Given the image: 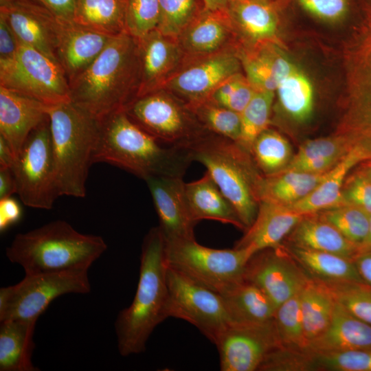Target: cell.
I'll return each instance as SVG.
<instances>
[{
    "mask_svg": "<svg viewBox=\"0 0 371 371\" xmlns=\"http://www.w3.org/2000/svg\"><path fill=\"white\" fill-rule=\"evenodd\" d=\"M139 83L137 40L128 33L113 36L98 57L69 82L71 102L102 121L125 111Z\"/></svg>",
    "mask_w": 371,
    "mask_h": 371,
    "instance_id": "cell-1",
    "label": "cell"
},
{
    "mask_svg": "<svg viewBox=\"0 0 371 371\" xmlns=\"http://www.w3.org/2000/svg\"><path fill=\"white\" fill-rule=\"evenodd\" d=\"M100 122L93 162L122 168L145 181L152 177H183L192 162L189 150L160 143L127 115H111Z\"/></svg>",
    "mask_w": 371,
    "mask_h": 371,
    "instance_id": "cell-2",
    "label": "cell"
},
{
    "mask_svg": "<svg viewBox=\"0 0 371 371\" xmlns=\"http://www.w3.org/2000/svg\"><path fill=\"white\" fill-rule=\"evenodd\" d=\"M167 269L165 238L159 227H155L143 241L133 300L119 313L115 323L121 355L126 357L145 351L154 329L168 318Z\"/></svg>",
    "mask_w": 371,
    "mask_h": 371,
    "instance_id": "cell-3",
    "label": "cell"
},
{
    "mask_svg": "<svg viewBox=\"0 0 371 371\" xmlns=\"http://www.w3.org/2000/svg\"><path fill=\"white\" fill-rule=\"evenodd\" d=\"M107 249L100 236L85 234L56 220L15 236L5 255L25 274L88 271Z\"/></svg>",
    "mask_w": 371,
    "mask_h": 371,
    "instance_id": "cell-4",
    "label": "cell"
},
{
    "mask_svg": "<svg viewBox=\"0 0 371 371\" xmlns=\"http://www.w3.org/2000/svg\"><path fill=\"white\" fill-rule=\"evenodd\" d=\"M59 196L83 198L100 122L71 101L48 106Z\"/></svg>",
    "mask_w": 371,
    "mask_h": 371,
    "instance_id": "cell-5",
    "label": "cell"
},
{
    "mask_svg": "<svg viewBox=\"0 0 371 371\" xmlns=\"http://www.w3.org/2000/svg\"><path fill=\"white\" fill-rule=\"evenodd\" d=\"M192 161L202 164L235 208L246 230L258 210L256 185L262 175L250 153L236 142L211 133L189 149Z\"/></svg>",
    "mask_w": 371,
    "mask_h": 371,
    "instance_id": "cell-6",
    "label": "cell"
},
{
    "mask_svg": "<svg viewBox=\"0 0 371 371\" xmlns=\"http://www.w3.org/2000/svg\"><path fill=\"white\" fill-rule=\"evenodd\" d=\"M346 91L334 133L371 159V25L345 55Z\"/></svg>",
    "mask_w": 371,
    "mask_h": 371,
    "instance_id": "cell-7",
    "label": "cell"
},
{
    "mask_svg": "<svg viewBox=\"0 0 371 371\" xmlns=\"http://www.w3.org/2000/svg\"><path fill=\"white\" fill-rule=\"evenodd\" d=\"M169 267L219 294L244 280L246 265L254 254L246 248L213 249L195 238L165 239Z\"/></svg>",
    "mask_w": 371,
    "mask_h": 371,
    "instance_id": "cell-8",
    "label": "cell"
},
{
    "mask_svg": "<svg viewBox=\"0 0 371 371\" xmlns=\"http://www.w3.org/2000/svg\"><path fill=\"white\" fill-rule=\"evenodd\" d=\"M126 113L160 143L188 150L210 135L182 100L166 89L135 99Z\"/></svg>",
    "mask_w": 371,
    "mask_h": 371,
    "instance_id": "cell-9",
    "label": "cell"
},
{
    "mask_svg": "<svg viewBox=\"0 0 371 371\" xmlns=\"http://www.w3.org/2000/svg\"><path fill=\"white\" fill-rule=\"evenodd\" d=\"M91 291L87 271L25 274L16 284L0 289V322H37L56 298Z\"/></svg>",
    "mask_w": 371,
    "mask_h": 371,
    "instance_id": "cell-10",
    "label": "cell"
},
{
    "mask_svg": "<svg viewBox=\"0 0 371 371\" xmlns=\"http://www.w3.org/2000/svg\"><path fill=\"white\" fill-rule=\"evenodd\" d=\"M0 86L48 106L71 101L69 82L60 65L21 43L12 59L0 61Z\"/></svg>",
    "mask_w": 371,
    "mask_h": 371,
    "instance_id": "cell-11",
    "label": "cell"
},
{
    "mask_svg": "<svg viewBox=\"0 0 371 371\" xmlns=\"http://www.w3.org/2000/svg\"><path fill=\"white\" fill-rule=\"evenodd\" d=\"M12 170L16 183V194L25 205L36 209L52 208L60 196L49 119L29 135Z\"/></svg>",
    "mask_w": 371,
    "mask_h": 371,
    "instance_id": "cell-12",
    "label": "cell"
},
{
    "mask_svg": "<svg viewBox=\"0 0 371 371\" xmlns=\"http://www.w3.org/2000/svg\"><path fill=\"white\" fill-rule=\"evenodd\" d=\"M168 317L185 320L213 344L229 324L221 294L168 266Z\"/></svg>",
    "mask_w": 371,
    "mask_h": 371,
    "instance_id": "cell-13",
    "label": "cell"
},
{
    "mask_svg": "<svg viewBox=\"0 0 371 371\" xmlns=\"http://www.w3.org/2000/svg\"><path fill=\"white\" fill-rule=\"evenodd\" d=\"M242 65L236 45L201 56L186 58L164 89L186 104L208 100L216 88L240 73Z\"/></svg>",
    "mask_w": 371,
    "mask_h": 371,
    "instance_id": "cell-14",
    "label": "cell"
},
{
    "mask_svg": "<svg viewBox=\"0 0 371 371\" xmlns=\"http://www.w3.org/2000/svg\"><path fill=\"white\" fill-rule=\"evenodd\" d=\"M0 16L19 43L58 62L57 49L71 23L59 18L42 0H0Z\"/></svg>",
    "mask_w": 371,
    "mask_h": 371,
    "instance_id": "cell-15",
    "label": "cell"
},
{
    "mask_svg": "<svg viewBox=\"0 0 371 371\" xmlns=\"http://www.w3.org/2000/svg\"><path fill=\"white\" fill-rule=\"evenodd\" d=\"M310 278L282 245L254 254L244 273V280L260 289L276 309L299 293Z\"/></svg>",
    "mask_w": 371,
    "mask_h": 371,
    "instance_id": "cell-16",
    "label": "cell"
},
{
    "mask_svg": "<svg viewBox=\"0 0 371 371\" xmlns=\"http://www.w3.org/2000/svg\"><path fill=\"white\" fill-rule=\"evenodd\" d=\"M214 344L222 371L258 370L267 355L281 347L274 319L259 324H229Z\"/></svg>",
    "mask_w": 371,
    "mask_h": 371,
    "instance_id": "cell-17",
    "label": "cell"
},
{
    "mask_svg": "<svg viewBox=\"0 0 371 371\" xmlns=\"http://www.w3.org/2000/svg\"><path fill=\"white\" fill-rule=\"evenodd\" d=\"M137 40L139 60L137 98H139L164 89L182 66L186 56L177 39L163 34L157 29Z\"/></svg>",
    "mask_w": 371,
    "mask_h": 371,
    "instance_id": "cell-18",
    "label": "cell"
},
{
    "mask_svg": "<svg viewBox=\"0 0 371 371\" xmlns=\"http://www.w3.org/2000/svg\"><path fill=\"white\" fill-rule=\"evenodd\" d=\"M166 240L193 238L196 223L192 219L183 177H157L146 181Z\"/></svg>",
    "mask_w": 371,
    "mask_h": 371,
    "instance_id": "cell-19",
    "label": "cell"
},
{
    "mask_svg": "<svg viewBox=\"0 0 371 371\" xmlns=\"http://www.w3.org/2000/svg\"><path fill=\"white\" fill-rule=\"evenodd\" d=\"M48 119V105L0 86V135L15 158L31 132Z\"/></svg>",
    "mask_w": 371,
    "mask_h": 371,
    "instance_id": "cell-20",
    "label": "cell"
},
{
    "mask_svg": "<svg viewBox=\"0 0 371 371\" xmlns=\"http://www.w3.org/2000/svg\"><path fill=\"white\" fill-rule=\"evenodd\" d=\"M285 0L228 1V13L236 40L251 47L273 41L279 23V10Z\"/></svg>",
    "mask_w": 371,
    "mask_h": 371,
    "instance_id": "cell-21",
    "label": "cell"
},
{
    "mask_svg": "<svg viewBox=\"0 0 371 371\" xmlns=\"http://www.w3.org/2000/svg\"><path fill=\"white\" fill-rule=\"evenodd\" d=\"M177 41L186 58L210 54L237 43L226 8H205Z\"/></svg>",
    "mask_w": 371,
    "mask_h": 371,
    "instance_id": "cell-22",
    "label": "cell"
},
{
    "mask_svg": "<svg viewBox=\"0 0 371 371\" xmlns=\"http://www.w3.org/2000/svg\"><path fill=\"white\" fill-rule=\"evenodd\" d=\"M303 216L286 206L260 201L254 223L234 247L248 249L254 254L265 249L278 247Z\"/></svg>",
    "mask_w": 371,
    "mask_h": 371,
    "instance_id": "cell-23",
    "label": "cell"
},
{
    "mask_svg": "<svg viewBox=\"0 0 371 371\" xmlns=\"http://www.w3.org/2000/svg\"><path fill=\"white\" fill-rule=\"evenodd\" d=\"M308 349L314 352L371 350V325L336 302L330 325L310 341Z\"/></svg>",
    "mask_w": 371,
    "mask_h": 371,
    "instance_id": "cell-24",
    "label": "cell"
},
{
    "mask_svg": "<svg viewBox=\"0 0 371 371\" xmlns=\"http://www.w3.org/2000/svg\"><path fill=\"white\" fill-rule=\"evenodd\" d=\"M111 38L76 23L68 25L57 49L56 57L69 82L98 57Z\"/></svg>",
    "mask_w": 371,
    "mask_h": 371,
    "instance_id": "cell-25",
    "label": "cell"
},
{
    "mask_svg": "<svg viewBox=\"0 0 371 371\" xmlns=\"http://www.w3.org/2000/svg\"><path fill=\"white\" fill-rule=\"evenodd\" d=\"M185 193L192 219L212 220L246 230L235 208L206 171L199 179L185 183Z\"/></svg>",
    "mask_w": 371,
    "mask_h": 371,
    "instance_id": "cell-26",
    "label": "cell"
},
{
    "mask_svg": "<svg viewBox=\"0 0 371 371\" xmlns=\"http://www.w3.org/2000/svg\"><path fill=\"white\" fill-rule=\"evenodd\" d=\"M288 243L291 246L333 253L352 260L361 250L317 214L304 215L288 235Z\"/></svg>",
    "mask_w": 371,
    "mask_h": 371,
    "instance_id": "cell-27",
    "label": "cell"
},
{
    "mask_svg": "<svg viewBox=\"0 0 371 371\" xmlns=\"http://www.w3.org/2000/svg\"><path fill=\"white\" fill-rule=\"evenodd\" d=\"M364 161L361 153L352 148L327 172L324 179L308 195L286 207L300 214L306 215L343 204L341 191L344 183L351 170Z\"/></svg>",
    "mask_w": 371,
    "mask_h": 371,
    "instance_id": "cell-28",
    "label": "cell"
},
{
    "mask_svg": "<svg viewBox=\"0 0 371 371\" xmlns=\"http://www.w3.org/2000/svg\"><path fill=\"white\" fill-rule=\"evenodd\" d=\"M229 324L249 325L270 322L276 308L258 286L245 280L221 294Z\"/></svg>",
    "mask_w": 371,
    "mask_h": 371,
    "instance_id": "cell-29",
    "label": "cell"
},
{
    "mask_svg": "<svg viewBox=\"0 0 371 371\" xmlns=\"http://www.w3.org/2000/svg\"><path fill=\"white\" fill-rule=\"evenodd\" d=\"M0 371H37L32 357L36 322H0Z\"/></svg>",
    "mask_w": 371,
    "mask_h": 371,
    "instance_id": "cell-30",
    "label": "cell"
},
{
    "mask_svg": "<svg viewBox=\"0 0 371 371\" xmlns=\"http://www.w3.org/2000/svg\"><path fill=\"white\" fill-rule=\"evenodd\" d=\"M351 150L347 139L335 133L328 137L308 139L299 146L297 153L293 155L289 164L282 171L326 173Z\"/></svg>",
    "mask_w": 371,
    "mask_h": 371,
    "instance_id": "cell-31",
    "label": "cell"
},
{
    "mask_svg": "<svg viewBox=\"0 0 371 371\" xmlns=\"http://www.w3.org/2000/svg\"><path fill=\"white\" fill-rule=\"evenodd\" d=\"M326 174L285 170L269 176L262 175L256 189L258 201L291 205L308 195Z\"/></svg>",
    "mask_w": 371,
    "mask_h": 371,
    "instance_id": "cell-32",
    "label": "cell"
},
{
    "mask_svg": "<svg viewBox=\"0 0 371 371\" xmlns=\"http://www.w3.org/2000/svg\"><path fill=\"white\" fill-rule=\"evenodd\" d=\"M285 248L297 263L314 279L363 282L352 260L333 253L291 245Z\"/></svg>",
    "mask_w": 371,
    "mask_h": 371,
    "instance_id": "cell-33",
    "label": "cell"
},
{
    "mask_svg": "<svg viewBox=\"0 0 371 371\" xmlns=\"http://www.w3.org/2000/svg\"><path fill=\"white\" fill-rule=\"evenodd\" d=\"M126 3L127 0H77L74 23L111 37L126 33Z\"/></svg>",
    "mask_w": 371,
    "mask_h": 371,
    "instance_id": "cell-34",
    "label": "cell"
},
{
    "mask_svg": "<svg viewBox=\"0 0 371 371\" xmlns=\"http://www.w3.org/2000/svg\"><path fill=\"white\" fill-rule=\"evenodd\" d=\"M300 302L304 335L309 344L330 325L336 301L322 282L311 277L300 292Z\"/></svg>",
    "mask_w": 371,
    "mask_h": 371,
    "instance_id": "cell-35",
    "label": "cell"
},
{
    "mask_svg": "<svg viewBox=\"0 0 371 371\" xmlns=\"http://www.w3.org/2000/svg\"><path fill=\"white\" fill-rule=\"evenodd\" d=\"M276 91L286 115L297 123L306 122L314 109V90L307 76L296 65L278 83Z\"/></svg>",
    "mask_w": 371,
    "mask_h": 371,
    "instance_id": "cell-36",
    "label": "cell"
},
{
    "mask_svg": "<svg viewBox=\"0 0 371 371\" xmlns=\"http://www.w3.org/2000/svg\"><path fill=\"white\" fill-rule=\"evenodd\" d=\"M250 155L265 176L282 172L293 155L289 141L280 133L269 128L256 139Z\"/></svg>",
    "mask_w": 371,
    "mask_h": 371,
    "instance_id": "cell-37",
    "label": "cell"
},
{
    "mask_svg": "<svg viewBox=\"0 0 371 371\" xmlns=\"http://www.w3.org/2000/svg\"><path fill=\"white\" fill-rule=\"evenodd\" d=\"M274 92L257 91L240 114V133L236 142L250 153L256 139L269 128Z\"/></svg>",
    "mask_w": 371,
    "mask_h": 371,
    "instance_id": "cell-38",
    "label": "cell"
},
{
    "mask_svg": "<svg viewBox=\"0 0 371 371\" xmlns=\"http://www.w3.org/2000/svg\"><path fill=\"white\" fill-rule=\"evenodd\" d=\"M188 105V104H187ZM188 106L208 131L237 142L240 133V114L206 100Z\"/></svg>",
    "mask_w": 371,
    "mask_h": 371,
    "instance_id": "cell-39",
    "label": "cell"
},
{
    "mask_svg": "<svg viewBox=\"0 0 371 371\" xmlns=\"http://www.w3.org/2000/svg\"><path fill=\"white\" fill-rule=\"evenodd\" d=\"M317 214L361 249L368 234L370 214L348 203H343Z\"/></svg>",
    "mask_w": 371,
    "mask_h": 371,
    "instance_id": "cell-40",
    "label": "cell"
},
{
    "mask_svg": "<svg viewBox=\"0 0 371 371\" xmlns=\"http://www.w3.org/2000/svg\"><path fill=\"white\" fill-rule=\"evenodd\" d=\"M300 292L277 308L274 323L281 346L304 350L308 348V342L304 331Z\"/></svg>",
    "mask_w": 371,
    "mask_h": 371,
    "instance_id": "cell-41",
    "label": "cell"
},
{
    "mask_svg": "<svg viewBox=\"0 0 371 371\" xmlns=\"http://www.w3.org/2000/svg\"><path fill=\"white\" fill-rule=\"evenodd\" d=\"M205 8L203 0H159V19L156 29L177 40Z\"/></svg>",
    "mask_w": 371,
    "mask_h": 371,
    "instance_id": "cell-42",
    "label": "cell"
},
{
    "mask_svg": "<svg viewBox=\"0 0 371 371\" xmlns=\"http://www.w3.org/2000/svg\"><path fill=\"white\" fill-rule=\"evenodd\" d=\"M319 281L337 303L358 319L371 325V285L356 281Z\"/></svg>",
    "mask_w": 371,
    "mask_h": 371,
    "instance_id": "cell-43",
    "label": "cell"
},
{
    "mask_svg": "<svg viewBox=\"0 0 371 371\" xmlns=\"http://www.w3.org/2000/svg\"><path fill=\"white\" fill-rule=\"evenodd\" d=\"M258 90L241 72L219 85L208 100L240 113Z\"/></svg>",
    "mask_w": 371,
    "mask_h": 371,
    "instance_id": "cell-44",
    "label": "cell"
},
{
    "mask_svg": "<svg viewBox=\"0 0 371 371\" xmlns=\"http://www.w3.org/2000/svg\"><path fill=\"white\" fill-rule=\"evenodd\" d=\"M258 370H315V353L308 348L300 350L278 347L267 355Z\"/></svg>",
    "mask_w": 371,
    "mask_h": 371,
    "instance_id": "cell-45",
    "label": "cell"
},
{
    "mask_svg": "<svg viewBox=\"0 0 371 371\" xmlns=\"http://www.w3.org/2000/svg\"><path fill=\"white\" fill-rule=\"evenodd\" d=\"M159 0H127L126 30L139 39L157 27Z\"/></svg>",
    "mask_w": 371,
    "mask_h": 371,
    "instance_id": "cell-46",
    "label": "cell"
},
{
    "mask_svg": "<svg viewBox=\"0 0 371 371\" xmlns=\"http://www.w3.org/2000/svg\"><path fill=\"white\" fill-rule=\"evenodd\" d=\"M316 370L371 371V350L315 352Z\"/></svg>",
    "mask_w": 371,
    "mask_h": 371,
    "instance_id": "cell-47",
    "label": "cell"
},
{
    "mask_svg": "<svg viewBox=\"0 0 371 371\" xmlns=\"http://www.w3.org/2000/svg\"><path fill=\"white\" fill-rule=\"evenodd\" d=\"M341 194L344 203L355 205L371 214V181L357 168L348 175Z\"/></svg>",
    "mask_w": 371,
    "mask_h": 371,
    "instance_id": "cell-48",
    "label": "cell"
},
{
    "mask_svg": "<svg viewBox=\"0 0 371 371\" xmlns=\"http://www.w3.org/2000/svg\"><path fill=\"white\" fill-rule=\"evenodd\" d=\"M300 5L314 16L328 22L339 21L349 10L348 0H298Z\"/></svg>",
    "mask_w": 371,
    "mask_h": 371,
    "instance_id": "cell-49",
    "label": "cell"
},
{
    "mask_svg": "<svg viewBox=\"0 0 371 371\" xmlns=\"http://www.w3.org/2000/svg\"><path fill=\"white\" fill-rule=\"evenodd\" d=\"M19 42L5 19L0 16V61L12 59L16 54Z\"/></svg>",
    "mask_w": 371,
    "mask_h": 371,
    "instance_id": "cell-50",
    "label": "cell"
},
{
    "mask_svg": "<svg viewBox=\"0 0 371 371\" xmlns=\"http://www.w3.org/2000/svg\"><path fill=\"white\" fill-rule=\"evenodd\" d=\"M22 210L12 196L0 199V232L17 223L21 218Z\"/></svg>",
    "mask_w": 371,
    "mask_h": 371,
    "instance_id": "cell-51",
    "label": "cell"
},
{
    "mask_svg": "<svg viewBox=\"0 0 371 371\" xmlns=\"http://www.w3.org/2000/svg\"><path fill=\"white\" fill-rule=\"evenodd\" d=\"M59 18L74 23L77 0H42Z\"/></svg>",
    "mask_w": 371,
    "mask_h": 371,
    "instance_id": "cell-52",
    "label": "cell"
},
{
    "mask_svg": "<svg viewBox=\"0 0 371 371\" xmlns=\"http://www.w3.org/2000/svg\"><path fill=\"white\" fill-rule=\"evenodd\" d=\"M353 262L362 280L371 285V250L360 251Z\"/></svg>",
    "mask_w": 371,
    "mask_h": 371,
    "instance_id": "cell-53",
    "label": "cell"
},
{
    "mask_svg": "<svg viewBox=\"0 0 371 371\" xmlns=\"http://www.w3.org/2000/svg\"><path fill=\"white\" fill-rule=\"evenodd\" d=\"M17 188L12 168H0V199L12 196Z\"/></svg>",
    "mask_w": 371,
    "mask_h": 371,
    "instance_id": "cell-54",
    "label": "cell"
},
{
    "mask_svg": "<svg viewBox=\"0 0 371 371\" xmlns=\"http://www.w3.org/2000/svg\"><path fill=\"white\" fill-rule=\"evenodd\" d=\"M15 159L10 144L0 135V168H12Z\"/></svg>",
    "mask_w": 371,
    "mask_h": 371,
    "instance_id": "cell-55",
    "label": "cell"
},
{
    "mask_svg": "<svg viewBox=\"0 0 371 371\" xmlns=\"http://www.w3.org/2000/svg\"><path fill=\"white\" fill-rule=\"evenodd\" d=\"M205 8L209 10L225 9L228 0H203Z\"/></svg>",
    "mask_w": 371,
    "mask_h": 371,
    "instance_id": "cell-56",
    "label": "cell"
},
{
    "mask_svg": "<svg viewBox=\"0 0 371 371\" xmlns=\"http://www.w3.org/2000/svg\"><path fill=\"white\" fill-rule=\"evenodd\" d=\"M370 181H371V159L359 164L357 168Z\"/></svg>",
    "mask_w": 371,
    "mask_h": 371,
    "instance_id": "cell-57",
    "label": "cell"
},
{
    "mask_svg": "<svg viewBox=\"0 0 371 371\" xmlns=\"http://www.w3.org/2000/svg\"><path fill=\"white\" fill-rule=\"evenodd\" d=\"M371 250V214H370V226L367 238L361 247V251Z\"/></svg>",
    "mask_w": 371,
    "mask_h": 371,
    "instance_id": "cell-58",
    "label": "cell"
},
{
    "mask_svg": "<svg viewBox=\"0 0 371 371\" xmlns=\"http://www.w3.org/2000/svg\"><path fill=\"white\" fill-rule=\"evenodd\" d=\"M228 1H263V0H228Z\"/></svg>",
    "mask_w": 371,
    "mask_h": 371,
    "instance_id": "cell-59",
    "label": "cell"
},
{
    "mask_svg": "<svg viewBox=\"0 0 371 371\" xmlns=\"http://www.w3.org/2000/svg\"><path fill=\"white\" fill-rule=\"evenodd\" d=\"M263 1H271V0H263Z\"/></svg>",
    "mask_w": 371,
    "mask_h": 371,
    "instance_id": "cell-60",
    "label": "cell"
}]
</instances>
